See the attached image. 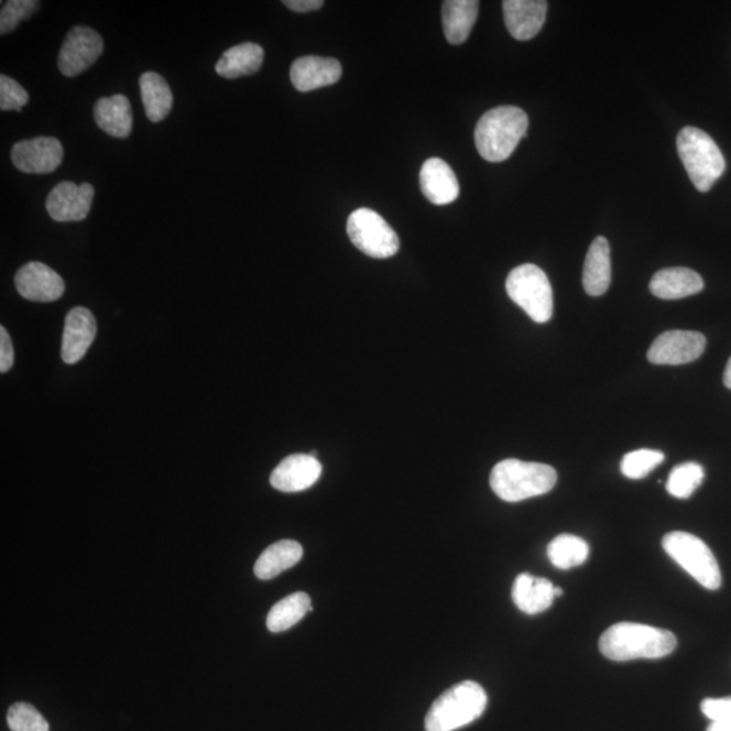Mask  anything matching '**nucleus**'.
<instances>
[{
    "mask_svg": "<svg viewBox=\"0 0 731 731\" xmlns=\"http://www.w3.org/2000/svg\"><path fill=\"white\" fill-rule=\"evenodd\" d=\"M347 233L351 243L370 258H392L400 250L397 233L382 216L371 209L353 211L347 221Z\"/></svg>",
    "mask_w": 731,
    "mask_h": 731,
    "instance_id": "8",
    "label": "nucleus"
},
{
    "mask_svg": "<svg viewBox=\"0 0 731 731\" xmlns=\"http://www.w3.org/2000/svg\"><path fill=\"white\" fill-rule=\"evenodd\" d=\"M421 187L424 196L435 205H449L459 196L456 174L439 157L428 159L421 171Z\"/></svg>",
    "mask_w": 731,
    "mask_h": 731,
    "instance_id": "18",
    "label": "nucleus"
},
{
    "mask_svg": "<svg viewBox=\"0 0 731 731\" xmlns=\"http://www.w3.org/2000/svg\"><path fill=\"white\" fill-rule=\"evenodd\" d=\"M723 383L724 386H727L731 391V358L729 359L727 369H724Z\"/></svg>",
    "mask_w": 731,
    "mask_h": 731,
    "instance_id": "38",
    "label": "nucleus"
},
{
    "mask_svg": "<svg viewBox=\"0 0 731 731\" xmlns=\"http://www.w3.org/2000/svg\"><path fill=\"white\" fill-rule=\"evenodd\" d=\"M304 548L296 541L283 539L266 548L255 564V576L261 580H271L282 571L293 568L303 558Z\"/></svg>",
    "mask_w": 731,
    "mask_h": 731,
    "instance_id": "24",
    "label": "nucleus"
},
{
    "mask_svg": "<svg viewBox=\"0 0 731 731\" xmlns=\"http://www.w3.org/2000/svg\"><path fill=\"white\" fill-rule=\"evenodd\" d=\"M488 705L485 689L476 681H462L434 701L426 717L427 731H456L479 719Z\"/></svg>",
    "mask_w": 731,
    "mask_h": 731,
    "instance_id": "4",
    "label": "nucleus"
},
{
    "mask_svg": "<svg viewBox=\"0 0 731 731\" xmlns=\"http://www.w3.org/2000/svg\"><path fill=\"white\" fill-rule=\"evenodd\" d=\"M707 731H731V722H712Z\"/></svg>",
    "mask_w": 731,
    "mask_h": 731,
    "instance_id": "37",
    "label": "nucleus"
},
{
    "mask_svg": "<svg viewBox=\"0 0 731 731\" xmlns=\"http://www.w3.org/2000/svg\"><path fill=\"white\" fill-rule=\"evenodd\" d=\"M94 194L96 190L90 183H58L46 199V210L58 222L84 221L90 214Z\"/></svg>",
    "mask_w": 731,
    "mask_h": 731,
    "instance_id": "12",
    "label": "nucleus"
},
{
    "mask_svg": "<svg viewBox=\"0 0 731 731\" xmlns=\"http://www.w3.org/2000/svg\"><path fill=\"white\" fill-rule=\"evenodd\" d=\"M480 2L477 0H446L441 8V22L447 41L451 45H461L469 39L479 15Z\"/></svg>",
    "mask_w": 731,
    "mask_h": 731,
    "instance_id": "23",
    "label": "nucleus"
},
{
    "mask_svg": "<svg viewBox=\"0 0 731 731\" xmlns=\"http://www.w3.org/2000/svg\"><path fill=\"white\" fill-rule=\"evenodd\" d=\"M676 645V636L668 630L632 622L614 624L599 641L601 654L612 662L663 658L674 652Z\"/></svg>",
    "mask_w": 731,
    "mask_h": 731,
    "instance_id": "1",
    "label": "nucleus"
},
{
    "mask_svg": "<svg viewBox=\"0 0 731 731\" xmlns=\"http://www.w3.org/2000/svg\"><path fill=\"white\" fill-rule=\"evenodd\" d=\"M323 466L310 454H293L283 459L271 473L270 482L276 491L296 493L306 491L320 479Z\"/></svg>",
    "mask_w": 731,
    "mask_h": 731,
    "instance_id": "14",
    "label": "nucleus"
},
{
    "mask_svg": "<svg viewBox=\"0 0 731 731\" xmlns=\"http://www.w3.org/2000/svg\"><path fill=\"white\" fill-rule=\"evenodd\" d=\"M677 152L689 179L700 193H707L727 170V162L716 141L695 127L681 129L677 135Z\"/></svg>",
    "mask_w": 731,
    "mask_h": 731,
    "instance_id": "5",
    "label": "nucleus"
},
{
    "mask_svg": "<svg viewBox=\"0 0 731 731\" xmlns=\"http://www.w3.org/2000/svg\"><path fill=\"white\" fill-rule=\"evenodd\" d=\"M527 131L526 111L516 106H500L487 111L477 123V151L488 162H504L514 153Z\"/></svg>",
    "mask_w": 731,
    "mask_h": 731,
    "instance_id": "2",
    "label": "nucleus"
},
{
    "mask_svg": "<svg viewBox=\"0 0 731 731\" xmlns=\"http://www.w3.org/2000/svg\"><path fill=\"white\" fill-rule=\"evenodd\" d=\"M589 546L586 541L571 534L558 535L547 546V557L558 569H571L587 561Z\"/></svg>",
    "mask_w": 731,
    "mask_h": 731,
    "instance_id": "28",
    "label": "nucleus"
},
{
    "mask_svg": "<svg viewBox=\"0 0 731 731\" xmlns=\"http://www.w3.org/2000/svg\"><path fill=\"white\" fill-rule=\"evenodd\" d=\"M705 480V469L697 462L677 465L670 471L666 491L676 499H688Z\"/></svg>",
    "mask_w": 731,
    "mask_h": 731,
    "instance_id": "29",
    "label": "nucleus"
},
{
    "mask_svg": "<svg viewBox=\"0 0 731 731\" xmlns=\"http://www.w3.org/2000/svg\"><path fill=\"white\" fill-rule=\"evenodd\" d=\"M554 598L552 581L530 574L519 575L512 587V600L527 615L541 614L550 609Z\"/></svg>",
    "mask_w": 731,
    "mask_h": 731,
    "instance_id": "22",
    "label": "nucleus"
},
{
    "mask_svg": "<svg viewBox=\"0 0 731 731\" xmlns=\"http://www.w3.org/2000/svg\"><path fill=\"white\" fill-rule=\"evenodd\" d=\"M105 48L103 39L91 28L70 29L58 55V69L64 76L75 78L97 63Z\"/></svg>",
    "mask_w": 731,
    "mask_h": 731,
    "instance_id": "9",
    "label": "nucleus"
},
{
    "mask_svg": "<svg viewBox=\"0 0 731 731\" xmlns=\"http://www.w3.org/2000/svg\"><path fill=\"white\" fill-rule=\"evenodd\" d=\"M611 283V250L609 240L599 236L589 247L582 271V286L592 297L603 296Z\"/></svg>",
    "mask_w": 731,
    "mask_h": 731,
    "instance_id": "20",
    "label": "nucleus"
},
{
    "mask_svg": "<svg viewBox=\"0 0 731 731\" xmlns=\"http://www.w3.org/2000/svg\"><path fill=\"white\" fill-rule=\"evenodd\" d=\"M557 479L552 466L504 459L492 470L491 488L501 500L517 503L550 492Z\"/></svg>",
    "mask_w": 731,
    "mask_h": 731,
    "instance_id": "3",
    "label": "nucleus"
},
{
    "mask_svg": "<svg viewBox=\"0 0 731 731\" xmlns=\"http://www.w3.org/2000/svg\"><path fill=\"white\" fill-rule=\"evenodd\" d=\"M701 711L712 722H731V697L705 699L701 701Z\"/></svg>",
    "mask_w": 731,
    "mask_h": 731,
    "instance_id": "34",
    "label": "nucleus"
},
{
    "mask_svg": "<svg viewBox=\"0 0 731 731\" xmlns=\"http://www.w3.org/2000/svg\"><path fill=\"white\" fill-rule=\"evenodd\" d=\"M663 547L701 587L710 591L721 587L722 575L717 558L698 536L684 532L669 533L663 538Z\"/></svg>",
    "mask_w": 731,
    "mask_h": 731,
    "instance_id": "6",
    "label": "nucleus"
},
{
    "mask_svg": "<svg viewBox=\"0 0 731 731\" xmlns=\"http://www.w3.org/2000/svg\"><path fill=\"white\" fill-rule=\"evenodd\" d=\"M141 99L151 122H161L173 109L174 97L162 75L145 73L140 78Z\"/></svg>",
    "mask_w": 731,
    "mask_h": 731,
    "instance_id": "26",
    "label": "nucleus"
},
{
    "mask_svg": "<svg viewBox=\"0 0 731 731\" xmlns=\"http://www.w3.org/2000/svg\"><path fill=\"white\" fill-rule=\"evenodd\" d=\"M94 118H96L97 126L111 138L127 139L132 133V106L122 94L98 99L94 106Z\"/></svg>",
    "mask_w": 731,
    "mask_h": 731,
    "instance_id": "21",
    "label": "nucleus"
},
{
    "mask_svg": "<svg viewBox=\"0 0 731 731\" xmlns=\"http://www.w3.org/2000/svg\"><path fill=\"white\" fill-rule=\"evenodd\" d=\"M283 4L296 13H309V11L320 10L324 2L323 0H285Z\"/></svg>",
    "mask_w": 731,
    "mask_h": 731,
    "instance_id": "36",
    "label": "nucleus"
},
{
    "mask_svg": "<svg viewBox=\"0 0 731 731\" xmlns=\"http://www.w3.org/2000/svg\"><path fill=\"white\" fill-rule=\"evenodd\" d=\"M8 723L11 731H50V723L41 712L22 701L10 707Z\"/></svg>",
    "mask_w": 731,
    "mask_h": 731,
    "instance_id": "31",
    "label": "nucleus"
},
{
    "mask_svg": "<svg viewBox=\"0 0 731 731\" xmlns=\"http://www.w3.org/2000/svg\"><path fill=\"white\" fill-rule=\"evenodd\" d=\"M29 102V94L10 76H0V109L2 111H22Z\"/></svg>",
    "mask_w": 731,
    "mask_h": 731,
    "instance_id": "33",
    "label": "nucleus"
},
{
    "mask_svg": "<svg viewBox=\"0 0 731 731\" xmlns=\"http://www.w3.org/2000/svg\"><path fill=\"white\" fill-rule=\"evenodd\" d=\"M312 600L305 592L288 594L273 605L268 615V629L271 633H282L303 621L312 611Z\"/></svg>",
    "mask_w": 731,
    "mask_h": 731,
    "instance_id": "27",
    "label": "nucleus"
},
{
    "mask_svg": "<svg viewBox=\"0 0 731 731\" xmlns=\"http://www.w3.org/2000/svg\"><path fill=\"white\" fill-rule=\"evenodd\" d=\"M15 287L23 298L34 303H53L66 292V283L44 263L31 262L18 270Z\"/></svg>",
    "mask_w": 731,
    "mask_h": 731,
    "instance_id": "13",
    "label": "nucleus"
},
{
    "mask_svg": "<svg viewBox=\"0 0 731 731\" xmlns=\"http://www.w3.org/2000/svg\"><path fill=\"white\" fill-rule=\"evenodd\" d=\"M341 74L343 69L336 58L305 56L293 63L291 79L296 90L309 92L335 85L341 78Z\"/></svg>",
    "mask_w": 731,
    "mask_h": 731,
    "instance_id": "16",
    "label": "nucleus"
},
{
    "mask_svg": "<svg viewBox=\"0 0 731 731\" xmlns=\"http://www.w3.org/2000/svg\"><path fill=\"white\" fill-rule=\"evenodd\" d=\"M506 293L535 323L544 324L553 317V288L545 271L535 264H522L511 271L505 282Z\"/></svg>",
    "mask_w": 731,
    "mask_h": 731,
    "instance_id": "7",
    "label": "nucleus"
},
{
    "mask_svg": "<svg viewBox=\"0 0 731 731\" xmlns=\"http://www.w3.org/2000/svg\"><path fill=\"white\" fill-rule=\"evenodd\" d=\"M64 150L55 138H35L17 143L11 151L14 166L26 174H50L61 167Z\"/></svg>",
    "mask_w": 731,
    "mask_h": 731,
    "instance_id": "11",
    "label": "nucleus"
},
{
    "mask_svg": "<svg viewBox=\"0 0 731 731\" xmlns=\"http://www.w3.org/2000/svg\"><path fill=\"white\" fill-rule=\"evenodd\" d=\"M14 364L13 341L4 327H0V371L6 373Z\"/></svg>",
    "mask_w": 731,
    "mask_h": 731,
    "instance_id": "35",
    "label": "nucleus"
},
{
    "mask_svg": "<svg viewBox=\"0 0 731 731\" xmlns=\"http://www.w3.org/2000/svg\"><path fill=\"white\" fill-rule=\"evenodd\" d=\"M264 61V51L255 43L233 46L221 56L216 64V73L226 79H238L241 76L257 74Z\"/></svg>",
    "mask_w": 731,
    "mask_h": 731,
    "instance_id": "25",
    "label": "nucleus"
},
{
    "mask_svg": "<svg viewBox=\"0 0 731 731\" xmlns=\"http://www.w3.org/2000/svg\"><path fill=\"white\" fill-rule=\"evenodd\" d=\"M564 594V589L554 587V597L561 598Z\"/></svg>",
    "mask_w": 731,
    "mask_h": 731,
    "instance_id": "39",
    "label": "nucleus"
},
{
    "mask_svg": "<svg viewBox=\"0 0 731 731\" xmlns=\"http://www.w3.org/2000/svg\"><path fill=\"white\" fill-rule=\"evenodd\" d=\"M653 296L662 299H681L703 291V279L691 269L670 268L659 270L651 281Z\"/></svg>",
    "mask_w": 731,
    "mask_h": 731,
    "instance_id": "19",
    "label": "nucleus"
},
{
    "mask_svg": "<svg viewBox=\"0 0 731 731\" xmlns=\"http://www.w3.org/2000/svg\"><path fill=\"white\" fill-rule=\"evenodd\" d=\"M40 8L35 0H9L0 11V33L15 31L22 21L29 20Z\"/></svg>",
    "mask_w": 731,
    "mask_h": 731,
    "instance_id": "32",
    "label": "nucleus"
},
{
    "mask_svg": "<svg viewBox=\"0 0 731 731\" xmlns=\"http://www.w3.org/2000/svg\"><path fill=\"white\" fill-rule=\"evenodd\" d=\"M706 350V338L695 331H666L653 341L647 351L653 364L679 366L697 361Z\"/></svg>",
    "mask_w": 731,
    "mask_h": 731,
    "instance_id": "10",
    "label": "nucleus"
},
{
    "mask_svg": "<svg viewBox=\"0 0 731 731\" xmlns=\"http://www.w3.org/2000/svg\"><path fill=\"white\" fill-rule=\"evenodd\" d=\"M97 335L96 317L87 308L68 312L64 323L62 358L67 364H75L85 358Z\"/></svg>",
    "mask_w": 731,
    "mask_h": 731,
    "instance_id": "15",
    "label": "nucleus"
},
{
    "mask_svg": "<svg viewBox=\"0 0 731 731\" xmlns=\"http://www.w3.org/2000/svg\"><path fill=\"white\" fill-rule=\"evenodd\" d=\"M547 6L545 0H505L504 22L512 37L519 41L534 39L544 26Z\"/></svg>",
    "mask_w": 731,
    "mask_h": 731,
    "instance_id": "17",
    "label": "nucleus"
},
{
    "mask_svg": "<svg viewBox=\"0 0 731 731\" xmlns=\"http://www.w3.org/2000/svg\"><path fill=\"white\" fill-rule=\"evenodd\" d=\"M664 459V452L658 450H635L623 457L621 471L628 479L641 480L662 465Z\"/></svg>",
    "mask_w": 731,
    "mask_h": 731,
    "instance_id": "30",
    "label": "nucleus"
}]
</instances>
